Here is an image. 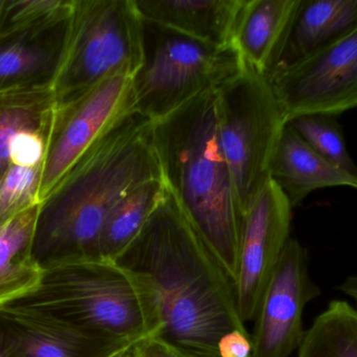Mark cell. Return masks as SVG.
Here are the masks:
<instances>
[{
    "label": "cell",
    "instance_id": "cell-18",
    "mask_svg": "<svg viewBox=\"0 0 357 357\" xmlns=\"http://www.w3.org/2000/svg\"><path fill=\"white\" fill-rule=\"evenodd\" d=\"M39 205L0 226V305L33 293L44 270L33 256V237Z\"/></svg>",
    "mask_w": 357,
    "mask_h": 357
},
{
    "label": "cell",
    "instance_id": "cell-17",
    "mask_svg": "<svg viewBox=\"0 0 357 357\" xmlns=\"http://www.w3.org/2000/svg\"><path fill=\"white\" fill-rule=\"evenodd\" d=\"M356 29L357 0H301L282 52L271 73L299 62Z\"/></svg>",
    "mask_w": 357,
    "mask_h": 357
},
{
    "label": "cell",
    "instance_id": "cell-26",
    "mask_svg": "<svg viewBox=\"0 0 357 357\" xmlns=\"http://www.w3.org/2000/svg\"><path fill=\"white\" fill-rule=\"evenodd\" d=\"M138 357H195L165 343L158 337H149L136 346Z\"/></svg>",
    "mask_w": 357,
    "mask_h": 357
},
{
    "label": "cell",
    "instance_id": "cell-1",
    "mask_svg": "<svg viewBox=\"0 0 357 357\" xmlns=\"http://www.w3.org/2000/svg\"><path fill=\"white\" fill-rule=\"evenodd\" d=\"M116 262L150 289L160 321L157 337L195 357H218L232 331L248 333L234 283L189 224L173 195L153 212Z\"/></svg>",
    "mask_w": 357,
    "mask_h": 357
},
{
    "label": "cell",
    "instance_id": "cell-6",
    "mask_svg": "<svg viewBox=\"0 0 357 357\" xmlns=\"http://www.w3.org/2000/svg\"><path fill=\"white\" fill-rule=\"evenodd\" d=\"M218 92L220 145L245 214L271 180V166L287 122L270 80L245 66Z\"/></svg>",
    "mask_w": 357,
    "mask_h": 357
},
{
    "label": "cell",
    "instance_id": "cell-14",
    "mask_svg": "<svg viewBox=\"0 0 357 357\" xmlns=\"http://www.w3.org/2000/svg\"><path fill=\"white\" fill-rule=\"evenodd\" d=\"M301 0H245L233 46L247 66L268 77L282 52Z\"/></svg>",
    "mask_w": 357,
    "mask_h": 357
},
{
    "label": "cell",
    "instance_id": "cell-31",
    "mask_svg": "<svg viewBox=\"0 0 357 357\" xmlns=\"http://www.w3.org/2000/svg\"><path fill=\"white\" fill-rule=\"evenodd\" d=\"M0 357H4V356H2V354H0Z\"/></svg>",
    "mask_w": 357,
    "mask_h": 357
},
{
    "label": "cell",
    "instance_id": "cell-19",
    "mask_svg": "<svg viewBox=\"0 0 357 357\" xmlns=\"http://www.w3.org/2000/svg\"><path fill=\"white\" fill-rule=\"evenodd\" d=\"M163 180H152L132 189L112 207L100 233L98 259L116 261L133 242L153 212L167 196Z\"/></svg>",
    "mask_w": 357,
    "mask_h": 357
},
{
    "label": "cell",
    "instance_id": "cell-10",
    "mask_svg": "<svg viewBox=\"0 0 357 357\" xmlns=\"http://www.w3.org/2000/svg\"><path fill=\"white\" fill-rule=\"evenodd\" d=\"M293 207L270 180L245 214L235 280L237 306L245 324L255 320L271 277L291 238Z\"/></svg>",
    "mask_w": 357,
    "mask_h": 357
},
{
    "label": "cell",
    "instance_id": "cell-4",
    "mask_svg": "<svg viewBox=\"0 0 357 357\" xmlns=\"http://www.w3.org/2000/svg\"><path fill=\"white\" fill-rule=\"evenodd\" d=\"M10 304L37 310L111 343L142 342L160 333L146 281L112 260L48 268L35 291Z\"/></svg>",
    "mask_w": 357,
    "mask_h": 357
},
{
    "label": "cell",
    "instance_id": "cell-15",
    "mask_svg": "<svg viewBox=\"0 0 357 357\" xmlns=\"http://www.w3.org/2000/svg\"><path fill=\"white\" fill-rule=\"evenodd\" d=\"M142 18L215 48L233 46L245 0H134Z\"/></svg>",
    "mask_w": 357,
    "mask_h": 357
},
{
    "label": "cell",
    "instance_id": "cell-16",
    "mask_svg": "<svg viewBox=\"0 0 357 357\" xmlns=\"http://www.w3.org/2000/svg\"><path fill=\"white\" fill-rule=\"evenodd\" d=\"M271 180L283 191L293 209L319 189L349 187L357 190L356 176L321 156L289 124L285 125L275 151Z\"/></svg>",
    "mask_w": 357,
    "mask_h": 357
},
{
    "label": "cell",
    "instance_id": "cell-7",
    "mask_svg": "<svg viewBox=\"0 0 357 357\" xmlns=\"http://www.w3.org/2000/svg\"><path fill=\"white\" fill-rule=\"evenodd\" d=\"M142 64V18L134 0H75L56 106L109 78H133Z\"/></svg>",
    "mask_w": 357,
    "mask_h": 357
},
{
    "label": "cell",
    "instance_id": "cell-20",
    "mask_svg": "<svg viewBox=\"0 0 357 357\" xmlns=\"http://www.w3.org/2000/svg\"><path fill=\"white\" fill-rule=\"evenodd\" d=\"M54 107L52 87L0 92V180L10 165L17 140L29 132L50 129Z\"/></svg>",
    "mask_w": 357,
    "mask_h": 357
},
{
    "label": "cell",
    "instance_id": "cell-5",
    "mask_svg": "<svg viewBox=\"0 0 357 357\" xmlns=\"http://www.w3.org/2000/svg\"><path fill=\"white\" fill-rule=\"evenodd\" d=\"M245 66L234 46L215 48L142 18V64L132 78L136 113L158 121Z\"/></svg>",
    "mask_w": 357,
    "mask_h": 357
},
{
    "label": "cell",
    "instance_id": "cell-11",
    "mask_svg": "<svg viewBox=\"0 0 357 357\" xmlns=\"http://www.w3.org/2000/svg\"><path fill=\"white\" fill-rule=\"evenodd\" d=\"M320 295L310 278L307 249L291 237L254 320L251 357H291L305 333L304 308Z\"/></svg>",
    "mask_w": 357,
    "mask_h": 357
},
{
    "label": "cell",
    "instance_id": "cell-9",
    "mask_svg": "<svg viewBox=\"0 0 357 357\" xmlns=\"http://www.w3.org/2000/svg\"><path fill=\"white\" fill-rule=\"evenodd\" d=\"M268 78L287 122L299 115H340L356 108L357 29Z\"/></svg>",
    "mask_w": 357,
    "mask_h": 357
},
{
    "label": "cell",
    "instance_id": "cell-3",
    "mask_svg": "<svg viewBox=\"0 0 357 357\" xmlns=\"http://www.w3.org/2000/svg\"><path fill=\"white\" fill-rule=\"evenodd\" d=\"M152 136L167 188L235 283L245 213L220 145L216 89L153 122Z\"/></svg>",
    "mask_w": 357,
    "mask_h": 357
},
{
    "label": "cell",
    "instance_id": "cell-23",
    "mask_svg": "<svg viewBox=\"0 0 357 357\" xmlns=\"http://www.w3.org/2000/svg\"><path fill=\"white\" fill-rule=\"evenodd\" d=\"M44 163H10L0 180V226L41 203Z\"/></svg>",
    "mask_w": 357,
    "mask_h": 357
},
{
    "label": "cell",
    "instance_id": "cell-27",
    "mask_svg": "<svg viewBox=\"0 0 357 357\" xmlns=\"http://www.w3.org/2000/svg\"><path fill=\"white\" fill-rule=\"evenodd\" d=\"M138 343H140V342H128V343L121 344V345L117 346V347L113 348L110 351L107 352L102 357H130Z\"/></svg>",
    "mask_w": 357,
    "mask_h": 357
},
{
    "label": "cell",
    "instance_id": "cell-30",
    "mask_svg": "<svg viewBox=\"0 0 357 357\" xmlns=\"http://www.w3.org/2000/svg\"><path fill=\"white\" fill-rule=\"evenodd\" d=\"M4 0H0V14H1L2 8H3Z\"/></svg>",
    "mask_w": 357,
    "mask_h": 357
},
{
    "label": "cell",
    "instance_id": "cell-29",
    "mask_svg": "<svg viewBox=\"0 0 357 357\" xmlns=\"http://www.w3.org/2000/svg\"><path fill=\"white\" fill-rule=\"evenodd\" d=\"M130 357H138L137 350H136V347L134 348L133 352H132V354L131 356H130Z\"/></svg>",
    "mask_w": 357,
    "mask_h": 357
},
{
    "label": "cell",
    "instance_id": "cell-24",
    "mask_svg": "<svg viewBox=\"0 0 357 357\" xmlns=\"http://www.w3.org/2000/svg\"><path fill=\"white\" fill-rule=\"evenodd\" d=\"M75 0H4L0 34L29 27L73 10Z\"/></svg>",
    "mask_w": 357,
    "mask_h": 357
},
{
    "label": "cell",
    "instance_id": "cell-13",
    "mask_svg": "<svg viewBox=\"0 0 357 357\" xmlns=\"http://www.w3.org/2000/svg\"><path fill=\"white\" fill-rule=\"evenodd\" d=\"M121 344L98 339L31 308L0 305V354L4 357H102Z\"/></svg>",
    "mask_w": 357,
    "mask_h": 357
},
{
    "label": "cell",
    "instance_id": "cell-22",
    "mask_svg": "<svg viewBox=\"0 0 357 357\" xmlns=\"http://www.w3.org/2000/svg\"><path fill=\"white\" fill-rule=\"evenodd\" d=\"M287 124L321 156L357 177V166L346 146L343 128L337 115L328 113L299 115Z\"/></svg>",
    "mask_w": 357,
    "mask_h": 357
},
{
    "label": "cell",
    "instance_id": "cell-2",
    "mask_svg": "<svg viewBox=\"0 0 357 357\" xmlns=\"http://www.w3.org/2000/svg\"><path fill=\"white\" fill-rule=\"evenodd\" d=\"M153 122L133 113L94 143L40 203L33 256L42 270L98 259L102 226L132 189L163 180Z\"/></svg>",
    "mask_w": 357,
    "mask_h": 357
},
{
    "label": "cell",
    "instance_id": "cell-28",
    "mask_svg": "<svg viewBox=\"0 0 357 357\" xmlns=\"http://www.w3.org/2000/svg\"><path fill=\"white\" fill-rule=\"evenodd\" d=\"M340 291L348 297L352 298L357 306V276L346 279L345 282L340 286Z\"/></svg>",
    "mask_w": 357,
    "mask_h": 357
},
{
    "label": "cell",
    "instance_id": "cell-25",
    "mask_svg": "<svg viewBox=\"0 0 357 357\" xmlns=\"http://www.w3.org/2000/svg\"><path fill=\"white\" fill-rule=\"evenodd\" d=\"M218 357H251L252 337L249 333L232 331L218 342Z\"/></svg>",
    "mask_w": 357,
    "mask_h": 357
},
{
    "label": "cell",
    "instance_id": "cell-12",
    "mask_svg": "<svg viewBox=\"0 0 357 357\" xmlns=\"http://www.w3.org/2000/svg\"><path fill=\"white\" fill-rule=\"evenodd\" d=\"M73 10L0 34V92L54 88L68 46Z\"/></svg>",
    "mask_w": 357,
    "mask_h": 357
},
{
    "label": "cell",
    "instance_id": "cell-21",
    "mask_svg": "<svg viewBox=\"0 0 357 357\" xmlns=\"http://www.w3.org/2000/svg\"><path fill=\"white\" fill-rule=\"evenodd\" d=\"M297 357H357V309L343 300L329 303L305 330Z\"/></svg>",
    "mask_w": 357,
    "mask_h": 357
},
{
    "label": "cell",
    "instance_id": "cell-8",
    "mask_svg": "<svg viewBox=\"0 0 357 357\" xmlns=\"http://www.w3.org/2000/svg\"><path fill=\"white\" fill-rule=\"evenodd\" d=\"M135 112L133 80L125 75L109 78L56 105L48 134L40 199L94 143Z\"/></svg>",
    "mask_w": 357,
    "mask_h": 357
}]
</instances>
